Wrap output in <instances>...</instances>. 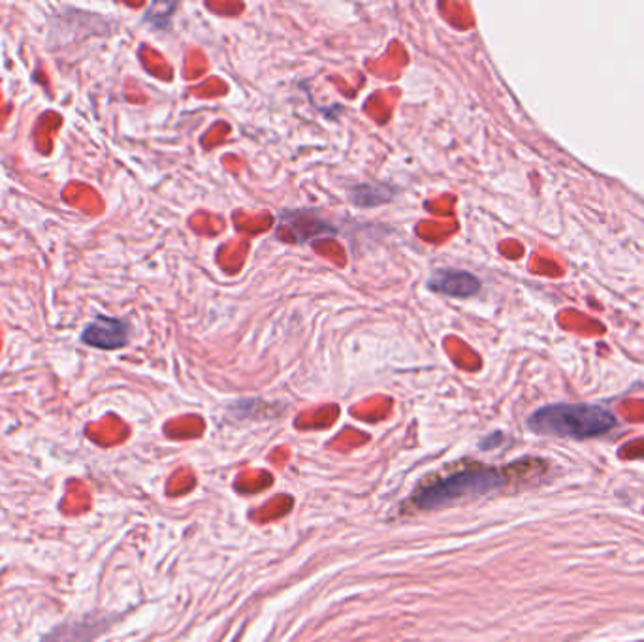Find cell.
<instances>
[{
	"instance_id": "5",
	"label": "cell",
	"mask_w": 644,
	"mask_h": 642,
	"mask_svg": "<svg viewBox=\"0 0 644 642\" xmlns=\"http://www.w3.org/2000/svg\"><path fill=\"white\" fill-rule=\"evenodd\" d=\"M81 341L100 351H117L127 347L130 341V324L123 319L97 317L89 322L81 334Z\"/></svg>"
},
{
	"instance_id": "3",
	"label": "cell",
	"mask_w": 644,
	"mask_h": 642,
	"mask_svg": "<svg viewBox=\"0 0 644 642\" xmlns=\"http://www.w3.org/2000/svg\"><path fill=\"white\" fill-rule=\"evenodd\" d=\"M279 225L287 226L296 243L332 238L339 232L338 226L328 221L322 211L313 209H287L279 213Z\"/></svg>"
},
{
	"instance_id": "4",
	"label": "cell",
	"mask_w": 644,
	"mask_h": 642,
	"mask_svg": "<svg viewBox=\"0 0 644 642\" xmlns=\"http://www.w3.org/2000/svg\"><path fill=\"white\" fill-rule=\"evenodd\" d=\"M426 289L439 296L447 298H458V300H467L477 296L483 283L477 275H473L466 270H454V268H439L432 272L426 281Z\"/></svg>"
},
{
	"instance_id": "2",
	"label": "cell",
	"mask_w": 644,
	"mask_h": 642,
	"mask_svg": "<svg viewBox=\"0 0 644 642\" xmlns=\"http://www.w3.org/2000/svg\"><path fill=\"white\" fill-rule=\"evenodd\" d=\"M616 426V417L601 405L552 403L533 411L528 428L533 434L590 439L607 434Z\"/></svg>"
},
{
	"instance_id": "1",
	"label": "cell",
	"mask_w": 644,
	"mask_h": 642,
	"mask_svg": "<svg viewBox=\"0 0 644 642\" xmlns=\"http://www.w3.org/2000/svg\"><path fill=\"white\" fill-rule=\"evenodd\" d=\"M526 462H518L515 466L509 467H484L469 466L449 473L447 477H439L434 481L426 482L407 501V507L411 511H434L441 507H449L456 501L481 498L494 490H500L509 486L516 479H524L528 473Z\"/></svg>"
},
{
	"instance_id": "6",
	"label": "cell",
	"mask_w": 644,
	"mask_h": 642,
	"mask_svg": "<svg viewBox=\"0 0 644 642\" xmlns=\"http://www.w3.org/2000/svg\"><path fill=\"white\" fill-rule=\"evenodd\" d=\"M398 196V187L390 183L366 181L353 185L349 191V202L358 209H373L387 206Z\"/></svg>"
}]
</instances>
